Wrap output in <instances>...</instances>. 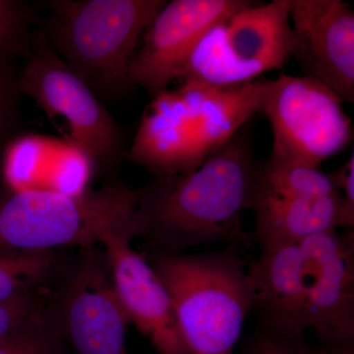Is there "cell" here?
I'll list each match as a JSON object with an SVG mask.
<instances>
[{
	"label": "cell",
	"instance_id": "cell-1",
	"mask_svg": "<svg viewBox=\"0 0 354 354\" xmlns=\"http://www.w3.org/2000/svg\"><path fill=\"white\" fill-rule=\"evenodd\" d=\"M258 162L246 125L196 169L158 176L136 189L132 239L169 253L223 243L248 245L241 215L251 209Z\"/></svg>",
	"mask_w": 354,
	"mask_h": 354
},
{
	"label": "cell",
	"instance_id": "cell-2",
	"mask_svg": "<svg viewBox=\"0 0 354 354\" xmlns=\"http://www.w3.org/2000/svg\"><path fill=\"white\" fill-rule=\"evenodd\" d=\"M266 78L234 87L194 81L153 95L127 158L158 176L191 171L259 114Z\"/></svg>",
	"mask_w": 354,
	"mask_h": 354
},
{
	"label": "cell",
	"instance_id": "cell-3",
	"mask_svg": "<svg viewBox=\"0 0 354 354\" xmlns=\"http://www.w3.org/2000/svg\"><path fill=\"white\" fill-rule=\"evenodd\" d=\"M165 0H50L39 28L53 51L100 101L134 90L130 65Z\"/></svg>",
	"mask_w": 354,
	"mask_h": 354
},
{
	"label": "cell",
	"instance_id": "cell-4",
	"mask_svg": "<svg viewBox=\"0 0 354 354\" xmlns=\"http://www.w3.org/2000/svg\"><path fill=\"white\" fill-rule=\"evenodd\" d=\"M169 297L191 354H232L252 309L237 247L213 252L156 250L148 260Z\"/></svg>",
	"mask_w": 354,
	"mask_h": 354
},
{
	"label": "cell",
	"instance_id": "cell-5",
	"mask_svg": "<svg viewBox=\"0 0 354 354\" xmlns=\"http://www.w3.org/2000/svg\"><path fill=\"white\" fill-rule=\"evenodd\" d=\"M135 205L136 190L120 186L79 196L7 189L0 192V252L97 245L111 232H132Z\"/></svg>",
	"mask_w": 354,
	"mask_h": 354
},
{
	"label": "cell",
	"instance_id": "cell-6",
	"mask_svg": "<svg viewBox=\"0 0 354 354\" xmlns=\"http://www.w3.org/2000/svg\"><path fill=\"white\" fill-rule=\"evenodd\" d=\"M27 59L18 75L20 94L34 100L53 122L64 120L65 141L88 158L94 176L114 174L127 151L122 130L108 109L53 51L39 29Z\"/></svg>",
	"mask_w": 354,
	"mask_h": 354
},
{
	"label": "cell",
	"instance_id": "cell-7",
	"mask_svg": "<svg viewBox=\"0 0 354 354\" xmlns=\"http://www.w3.org/2000/svg\"><path fill=\"white\" fill-rule=\"evenodd\" d=\"M292 48L290 0L252 2L207 32L179 81L216 87L244 85L283 68Z\"/></svg>",
	"mask_w": 354,
	"mask_h": 354
},
{
	"label": "cell",
	"instance_id": "cell-8",
	"mask_svg": "<svg viewBox=\"0 0 354 354\" xmlns=\"http://www.w3.org/2000/svg\"><path fill=\"white\" fill-rule=\"evenodd\" d=\"M344 102L308 76L266 79L260 113L269 121L272 146L269 158L320 167L342 152L353 135Z\"/></svg>",
	"mask_w": 354,
	"mask_h": 354
},
{
	"label": "cell",
	"instance_id": "cell-9",
	"mask_svg": "<svg viewBox=\"0 0 354 354\" xmlns=\"http://www.w3.org/2000/svg\"><path fill=\"white\" fill-rule=\"evenodd\" d=\"M65 281L51 295V309L69 354H129L127 317L114 292L106 256L84 247Z\"/></svg>",
	"mask_w": 354,
	"mask_h": 354
},
{
	"label": "cell",
	"instance_id": "cell-10",
	"mask_svg": "<svg viewBox=\"0 0 354 354\" xmlns=\"http://www.w3.org/2000/svg\"><path fill=\"white\" fill-rule=\"evenodd\" d=\"M252 1L174 0L158 11L144 32L130 65L133 88L153 94L178 82L197 44L216 23Z\"/></svg>",
	"mask_w": 354,
	"mask_h": 354
},
{
	"label": "cell",
	"instance_id": "cell-11",
	"mask_svg": "<svg viewBox=\"0 0 354 354\" xmlns=\"http://www.w3.org/2000/svg\"><path fill=\"white\" fill-rule=\"evenodd\" d=\"M306 330L324 342L354 339V230H334L300 242Z\"/></svg>",
	"mask_w": 354,
	"mask_h": 354
},
{
	"label": "cell",
	"instance_id": "cell-12",
	"mask_svg": "<svg viewBox=\"0 0 354 354\" xmlns=\"http://www.w3.org/2000/svg\"><path fill=\"white\" fill-rule=\"evenodd\" d=\"M292 57L305 76L354 101V12L342 0H290Z\"/></svg>",
	"mask_w": 354,
	"mask_h": 354
},
{
	"label": "cell",
	"instance_id": "cell-13",
	"mask_svg": "<svg viewBox=\"0 0 354 354\" xmlns=\"http://www.w3.org/2000/svg\"><path fill=\"white\" fill-rule=\"evenodd\" d=\"M130 230L111 232L104 248L114 292L129 324L158 354H191L183 341L167 288L143 255L131 246Z\"/></svg>",
	"mask_w": 354,
	"mask_h": 354
},
{
	"label": "cell",
	"instance_id": "cell-14",
	"mask_svg": "<svg viewBox=\"0 0 354 354\" xmlns=\"http://www.w3.org/2000/svg\"><path fill=\"white\" fill-rule=\"evenodd\" d=\"M2 174L7 189L44 191L79 196L94 176L88 158L67 141L43 135H24L9 142Z\"/></svg>",
	"mask_w": 354,
	"mask_h": 354
},
{
	"label": "cell",
	"instance_id": "cell-15",
	"mask_svg": "<svg viewBox=\"0 0 354 354\" xmlns=\"http://www.w3.org/2000/svg\"><path fill=\"white\" fill-rule=\"evenodd\" d=\"M252 309L263 327L290 337L306 330L304 255L299 244L265 249L247 265Z\"/></svg>",
	"mask_w": 354,
	"mask_h": 354
},
{
	"label": "cell",
	"instance_id": "cell-16",
	"mask_svg": "<svg viewBox=\"0 0 354 354\" xmlns=\"http://www.w3.org/2000/svg\"><path fill=\"white\" fill-rule=\"evenodd\" d=\"M254 234L262 250L299 244L308 237L337 230L339 195L313 199L254 197Z\"/></svg>",
	"mask_w": 354,
	"mask_h": 354
},
{
	"label": "cell",
	"instance_id": "cell-17",
	"mask_svg": "<svg viewBox=\"0 0 354 354\" xmlns=\"http://www.w3.org/2000/svg\"><path fill=\"white\" fill-rule=\"evenodd\" d=\"M335 194L332 177L320 167L270 158L258 162L254 197L313 199Z\"/></svg>",
	"mask_w": 354,
	"mask_h": 354
},
{
	"label": "cell",
	"instance_id": "cell-18",
	"mask_svg": "<svg viewBox=\"0 0 354 354\" xmlns=\"http://www.w3.org/2000/svg\"><path fill=\"white\" fill-rule=\"evenodd\" d=\"M60 267L57 251L0 252V304L48 292Z\"/></svg>",
	"mask_w": 354,
	"mask_h": 354
},
{
	"label": "cell",
	"instance_id": "cell-19",
	"mask_svg": "<svg viewBox=\"0 0 354 354\" xmlns=\"http://www.w3.org/2000/svg\"><path fill=\"white\" fill-rule=\"evenodd\" d=\"M34 6L21 0H0V75L15 74V64L29 57L34 44Z\"/></svg>",
	"mask_w": 354,
	"mask_h": 354
},
{
	"label": "cell",
	"instance_id": "cell-20",
	"mask_svg": "<svg viewBox=\"0 0 354 354\" xmlns=\"http://www.w3.org/2000/svg\"><path fill=\"white\" fill-rule=\"evenodd\" d=\"M0 354H69L53 317L51 298L43 315L0 339Z\"/></svg>",
	"mask_w": 354,
	"mask_h": 354
},
{
	"label": "cell",
	"instance_id": "cell-21",
	"mask_svg": "<svg viewBox=\"0 0 354 354\" xmlns=\"http://www.w3.org/2000/svg\"><path fill=\"white\" fill-rule=\"evenodd\" d=\"M53 293L43 292L0 304V339L17 332L43 315Z\"/></svg>",
	"mask_w": 354,
	"mask_h": 354
},
{
	"label": "cell",
	"instance_id": "cell-22",
	"mask_svg": "<svg viewBox=\"0 0 354 354\" xmlns=\"http://www.w3.org/2000/svg\"><path fill=\"white\" fill-rule=\"evenodd\" d=\"M339 198V215L337 230L354 228V155L339 169L330 172Z\"/></svg>",
	"mask_w": 354,
	"mask_h": 354
},
{
	"label": "cell",
	"instance_id": "cell-23",
	"mask_svg": "<svg viewBox=\"0 0 354 354\" xmlns=\"http://www.w3.org/2000/svg\"><path fill=\"white\" fill-rule=\"evenodd\" d=\"M245 354H312L304 337H290L263 327L249 344Z\"/></svg>",
	"mask_w": 354,
	"mask_h": 354
},
{
	"label": "cell",
	"instance_id": "cell-24",
	"mask_svg": "<svg viewBox=\"0 0 354 354\" xmlns=\"http://www.w3.org/2000/svg\"><path fill=\"white\" fill-rule=\"evenodd\" d=\"M21 95L16 73L0 75V146L17 122Z\"/></svg>",
	"mask_w": 354,
	"mask_h": 354
},
{
	"label": "cell",
	"instance_id": "cell-25",
	"mask_svg": "<svg viewBox=\"0 0 354 354\" xmlns=\"http://www.w3.org/2000/svg\"><path fill=\"white\" fill-rule=\"evenodd\" d=\"M324 344L322 348H312V354H354V339Z\"/></svg>",
	"mask_w": 354,
	"mask_h": 354
}]
</instances>
